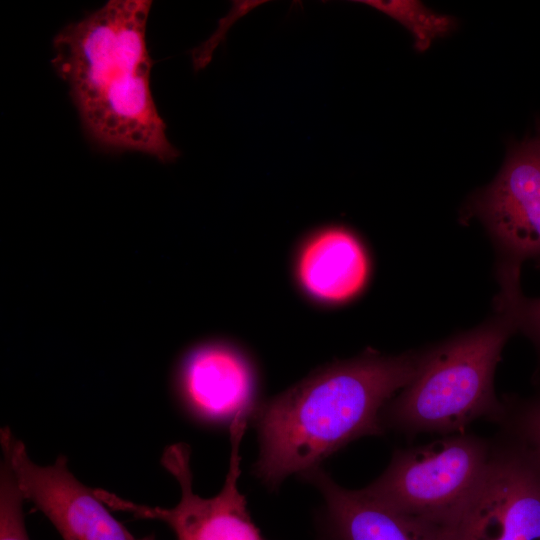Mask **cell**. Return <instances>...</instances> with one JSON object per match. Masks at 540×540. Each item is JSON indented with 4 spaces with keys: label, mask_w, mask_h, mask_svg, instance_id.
<instances>
[{
    "label": "cell",
    "mask_w": 540,
    "mask_h": 540,
    "mask_svg": "<svg viewBox=\"0 0 540 540\" xmlns=\"http://www.w3.org/2000/svg\"><path fill=\"white\" fill-rule=\"evenodd\" d=\"M500 433L522 447L540 467V391L527 398L509 396Z\"/></svg>",
    "instance_id": "cell-13"
},
{
    "label": "cell",
    "mask_w": 540,
    "mask_h": 540,
    "mask_svg": "<svg viewBox=\"0 0 540 540\" xmlns=\"http://www.w3.org/2000/svg\"><path fill=\"white\" fill-rule=\"evenodd\" d=\"M422 351L368 350L329 364L255 411L254 473L269 487L305 475L351 441L384 432L381 412L416 375Z\"/></svg>",
    "instance_id": "cell-2"
},
{
    "label": "cell",
    "mask_w": 540,
    "mask_h": 540,
    "mask_svg": "<svg viewBox=\"0 0 540 540\" xmlns=\"http://www.w3.org/2000/svg\"><path fill=\"white\" fill-rule=\"evenodd\" d=\"M468 207L501 252L499 270L520 272L523 261L540 258V131L510 148L495 180Z\"/></svg>",
    "instance_id": "cell-7"
},
{
    "label": "cell",
    "mask_w": 540,
    "mask_h": 540,
    "mask_svg": "<svg viewBox=\"0 0 540 540\" xmlns=\"http://www.w3.org/2000/svg\"><path fill=\"white\" fill-rule=\"evenodd\" d=\"M246 424V415H238L231 421L229 468L221 491L212 498H202L193 491L190 449L184 443L166 448L161 459L181 491L180 500L173 508L139 505L103 489H95V494L112 509L129 512L135 518L165 522L177 540H265L252 521L245 497L238 488L240 444Z\"/></svg>",
    "instance_id": "cell-5"
},
{
    "label": "cell",
    "mask_w": 540,
    "mask_h": 540,
    "mask_svg": "<svg viewBox=\"0 0 540 540\" xmlns=\"http://www.w3.org/2000/svg\"><path fill=\"white\" fill-rule=\"evenodd\" d=\"M446 540H540V467L501 433Z\"/></svg>",
    "instance_id": "cell-6"
},
{
    "label": "cell",
    "mask_w": 540,
    "mask_h": 540,
    "mask_svg": "<svg viewBox=\"0 0 540 540\" xmlns=\"http://www.w3.org/2000/svg\"><path fill=\"white\" fill-rule=\"evenodd\" d=\"M393 18L412 35L417 52H425L438 38L455 30L454 17L435 12L422 2L414 0H367L360 1Z\"/></svg>",
    "instance_id": "cell-12"
},
{
    "label": "cell",
    "mask_w": 540,
    "mask_h": 540,
    "mask_svg": "<svg viewBox=\"0 0 540 540\" xmlns=\"http://www.w3.org/2000/svg\"><path fill=\"white\" fill-rule=\"evenodd\" d=\"M323 495L337 540H445L437 530L399 514L316 468L304 475Z\"/></svg>",
    "instance_id": "cell-11"
},
{
    "label": "cell",
    "mask_w": 540,
    "mask_h": 540,
    "mask_svg": "<svg viewBox=\"0 0 540 540\" xmlns=\"http://www.w3.org/2000/svg\"><path fill=\"white\" fill-rule=\"evenodd\" d=\"M181 383L190 405L207 418L233 420L251 413L253 370L229 345L211 343L192 351L183 364Z\"/></svg>",
    "instance_id": "cell-10"
},
{
    "label": "cell",
    "mask_w": 540,
    "mask_h": 540,
    "mask_svg": "<svg viewBox=\"0 0 540 540\" xmlns=\"http://www.w3.org/2000/svg\"><path fill=\"white\" fill-rule=\"evenodd\" d=\"M23 496L4 461L0 475V540H29L22 509Z\"/></svg>",
    "instance_id": "cell-14"
},
{
    "label": "cell",
    "mask_w": 540,
    "mask_h": 540,
    "mask_svg": "<svg viewBox=\"0 0 540 540\" xmlns=\"http://www.w3.org/2000/svg\"><path fill=\"white\" fill-rule=\"evenodd\" d=\"M497 308L513 316L517 330L525 333L540 352V298L527 299L519 289L499 294Z\"/></svg>",
    "instance_id": "cell-15"
},
{
    "label": "cell",
    "mask_w": 540,
    "mask_h": 540,
    "mask_svg": "<svg viewBox=\"0 0 540 540\" xmlns=\"http://www.w3.org/2000/svg\"><path fill=\"white\" fill-rule=\"evenodd\" d=\"M150 0H110L53 38L52 66L68 86L89 142L98 150L138 152L161 163L180 151L155 104L146 42Z\"/></svg>",
    "instance_id": "cell-1"
},
{
    "label": "cell",
    "mask_w": 540,
    "mask_h": 540,
    "mask_svg": "<svg viewBox=\"0 0 540 540\" xmlns=\"http://www.w3.org/2000/svg\"><path fill=\"white\" fill-rule=\"evenodd\" d=\"M370 261L360 238L342 225L313 231L299 247L294 274L302 292L323 305H340L365 287Z\"/></svg>",
    "instance_id": "cell-9"
},
{
    "label": "cell",
    "mask_w": 540,
    "mask_h": 540,
    "mask_svg": "<svg viewBox=\"0 0 540 540\" xmlns=\"http://www.w3.org/2000/svg\"><path fill=\"white\" fill-rule=\"evenodd\" d=\"M0 442L23 498L36 505L63 540H137L111 515L94 489L73 476L65 456H58L49 466L35 464L8 427L1 429Z\"/></svg>",
    "instance_id": "cell-8"
},
{
    "label": "cell",
    "mask_w": 540,
    "mask_h": 540,
    "mask_svg": "<svg viewBox=\"0 0 540 540\" xmlns=\"http://www.w3.org/2000/svg\"><path fill=\"white\" fill-rule=\"evenodd\" d=\"M138 540H155V536L153 534H151V535H148V536H146V537H144L142 539H138Z\"/></svg>",
    "instance_id": "cell-16"
},
{
    "label": "cell",
    "mask_w": 540,
    "mask_h": 540,
    "mask_svg": "<svg viewBox=\"0 0 540 540\" xmlns=\"http://www.w3.org/2000/svg\"><path fill=\"white\" fill-rule=\"evenodd\" d=\"M492 440L457 433L397 450L385 471L361 491L446 537L477 488Z\"/></svg>",
    "instance_id": "cell-4"
},
{
    "label": "cell",
    "mask_w": 540,
    "mask_h": 540,
    "mask_svg": "<svg viewBox=\"0 0 540 540\" xmlns=\"http://www.w3.org/2000/svg\"><path fill=\"white\" fill-rule=\"evenodd\" d=\"M485 324L423 350L412 381L383 408L386 427L406 435L462 433L477 419L500 423L505 408L494 389L503 348L517 331L506 311Z\"/></svg>",
    "instance_id": "cell-3"
}]
</instances>
